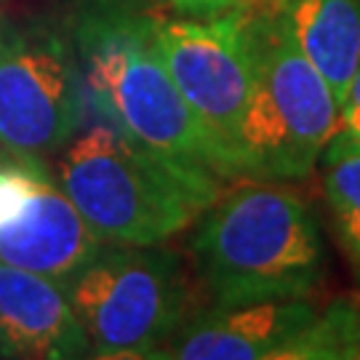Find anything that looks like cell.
I'll use <instances>...</instances> for the list:
<instances>
[{"label":"cell","mask_w":360,"mask_h":360,"mask_svg":"<svg viewBox=\"0 0 360 360\" xmlns=\"http://www.w3.org/2000/svg\"><path fill=\"white\" fill-rule=\"evenodd\" d=\"M323 198L331 211L336 243L360 278V153L336 150L321 155Z\"/></svg>","instance_id":"cell-13"},{"label":"cell","mask_w":360,"mask_h":360,"mask_svg":"<svg viewBox=\"0 0 360 360\" xmlns=\"http://www.w3.org/2000/svg\"><path fill=\"white\" fill-rule=\"evenodd\" d=\"M65 291L96 358L158 360L190 304L181 259L158 245H104Z\"/></svg>","instance_id":"cell-5"},{"label":"cell","mask_w":360,"mask_h":360,"mask_svg":"<svg viewBox=\"0 0 360 360\" xmlns=\"http://www.w3.org/2000/svg\"><path fill=\"white\" fill-rule=\"evenodd\" d=\"M336 150H358L360 153V65L345 99L339 102L334 134L323 153H336Z\"/></svg>","instance_id":"cell-14"},{"label":"cell","mask_w":360,"mask_h":360,"mask_svg":"<svg viewBox=\"0 0 360 360\" xmlns=\"http://www.w3.org/2000/svg\"><path fill=\"white\" fill-rule=\"evenodd\" d=\"M104 248L43 160L0 155V262L67 285Z\"/></svg>","instance_id":"cell-8"},{"label":"cell","mask_w":360,"mask_h":360,"mask_svg":"<svg viewBox=\"0 0 360 360\" xmlns=\"http://www.w3.org/2000/svg\"><path fill=\"white\" fill-rule=\"evenodd\" d=\"M91 355L62 283L0 262V358L75 360Z\"/></svg>","instance_id":"cell-10"},{"label":"cell","mask_w":360,"mask_h":360,"mask_svg":"<svg viewBox=\"0 0 360 360\" xmlns=\"http://www.w3.org/2000/svg\"><path fill=\"white\" fill-rule=\"evenodd\" d=\"M299 51L345 99L360 65V0H272Z\"/></svg>","instance_id":"cell-11"},{"label":"cell","mask_w":360,"mask_h":360,"mask_svg":"<svg viewBox=\"0 0 360 360\" xmlns=\"http://www.w3.org/2000/svg\"><path fill=\"white\" fill-rule=\"evenodd\" d=\"M190 245L214 304L309 296L326 270L312 208L275 179L238 176L200 214Z\"/></svg>","instance_id":"cell-3"},{"label":"cell","mask_w":360,"mask_h":360,"mask_svg":"<svg viewBox=\"0 0 360 360\" xmlns=\"http://www.w3.org/2000/svg\"><path fill=\"white\" fill-rule=\"evenodd\" d=\"M53 179L104 245H158L200 219L221 187L211 168L96 123L59 153Z\"/></svg>","instance_id":"cell-1"},{"label":"cell","mask_w":360,"mask_h":360,"mask_svg":"<svg viewBox=\"0 0 360 360\" xmlns=\"http://www.w3.org/2000/svg\"><path fill=\"white\" fill-rule=\"evenodd\" d=\"M174 11L187 16V19H214L230 11L238 0H168Z\"/></svg>","instance_id":"cell-15"},{"label":"cell","mask_w":360,"mask_h":360,"mask_svg":"<svg viewBox=\"0 0 360 360\" xmlns=\"http://www.w3.org/2000/svg\"><path fill=\"white\" fill-rule=\"evenodd\" d=\"M83 89L99 115L155 150L235 179L227 153L184 102L153 32V13L126 0H86L72 19Z\"/></svg>","instance_id":"cell-2"},{"label":"cell","mask_w":360,"mask_h":360,"mask_svg":"<svg viewBox=\"0 0 360 360\" xmlns=\"http://www.w3.org/2000/svg\"><path fill=\"white\" fill-rule=\"evenodd\" d=\"M251 56V96L238 160L240 176L275 181L307 179L336 126L334 91L299 51L272 0H238Z\"/></svg>","instance_id":"cell-4"},{"label":"cell","mask_w":360,"mask_h":360,"mask_svg":"<svg viewBox=\"0 0 360 360\" xmlns=\"http://www.w3.org/2000/svg\"><path fill=\"white\" fill-rule=\"evenodd\" d=\"M318 307L307 296L214 304L184 321L160 358L174 360H272L275 349L299 334Z\"/></svg>","instance_id":"cell-9"},{"label":"cell","mask_w":360,"mask_h":360,"mask_svg":"<svg viewBox=\"0 0 360 360\" xmlns=\"http://www.w3.org/2000/svg\"><path fill=\"white\" fill-rule=\"evenodd\" d=\"M272 360H360V302L334 299L275 349Z\"/></svg>","instance_id":"cell-12"},{"label":"cell","mask_w":360,"mask_h":360,"mask_svg":"<svg viewBox=\"0 0 360 360\" xmlns=\"http://www.w3.org/2000/svg\"><path fill=\"white\" fill-rule=\"evenodd\" d=\"M153 32L176 89L227 153L238 179V136L251 96V56L240 13L230 8L214 19L153 13Z\"/></svg>","instance_id":"cell-7"},{"label":"cell","mask_w":360,"mask_h":360,"mask_svg":"<svg viewBox=\"0 0 360 360\" xmlns=\"http://www.w3.org/2000/svg\"><path fill=\"white\" fill-rule=\"evenodd\" d=\"M75 46L49 22L0 19V155L46 160L83 123Z\"/></svg>","instance_id":"cell-6"}]
</instances>
